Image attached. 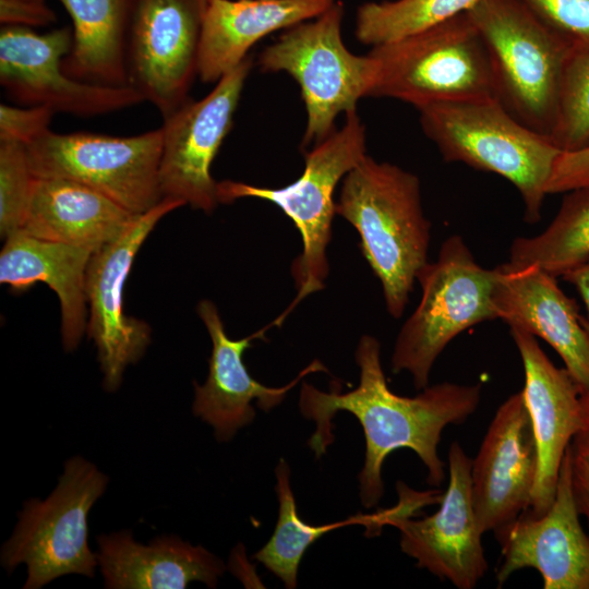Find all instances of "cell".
Listing matches in <instances>:
<instances>
[{"mask_svg":"<svg viewBox=\"0 0 589 589\" xmlns=\"http://www.w3.org/2000/svg\"><path fill=\"white\" fill-rule=\"evenodd\" d=\"M354 359L360 370L358 386L347 393L323 392L303 382L299 395L301 414L315 422L308 444L320 458L334 440L332 419L347 411L360 423L365 456L359 473V495L365 508L376 506L384 494L382 478L386 457L398 448L413 450L426 468V482L442 484L444 462L438 456L442 432L465 422L481 401L482 385L442 382L426 386L413 397L399 396L387 385L381 362L380 341L363 335Z\"/></svg>","mask_w":589,"mask_h":589,"instance_id":"6da1fadb","label":"cell"},{"mask_svg":"<svg viewBox=\"0 0 589 589\" xmlns=\"http://www.w3.org/2000/svg\"><path fill=\"white\" fill-rule=\"evenodd\" d=\"M336 214L358 231L387 312L399 318L428 263L431 224L423 213L419 178L366 155L344 177Z\"/></svg>","mask_w":589,"mask_h":589,"instance_id":"7a4b0ae2","label":"cell"},{"mask_svg":"<svg viewBox=\"0 0 589 589\" xmlns=\"http://www.w3.org/2000/svg\"><path fill=\"white\" fill-rule=\"evenodd\" d=\"M420 124L446 161L498 175L519 192L525 220L536 224L562 151L520 122L496 97L422 107Z\"/></svg>","mask_w":589,"mask_h":589,"instance_id":"3957f363","label":"cell"},{"mask_svg":"<svg viewBox=\"0 0 589 589\" xmlns=\"http://www.w3.org/2000/svg\"><path fill=\"white\" fill-rule=\"evenodd\" d=\"M346 116L339 130L304 153V170L290 184L264 188L232 180L217 182L219 203L244 197L271 202L291 219L301 236L302 251L291 264L297 296L271 326L280 325L301 301L322 290L329 274L326 251L336 214L334 192L338 182L368 155L365 127L357 110Z\"/></svg>","mask_w":589,"mask_h":589,"instance_id":"277c9868","label":"cell"},{"mask_svg":"<svg viewBox=\"0 0 589 589\" xmlns=\"http://www.w3.org/2000/svg\"><path fill=\"white\" fill-rule=\"evenodd\" d=\"M467 14L490 52L496 98L551 139L570 45L520 0H479Z\"/></svg>","mask_w":589,"mask_h":589,"instance_id":"5b68a950","label":"cell"},{"mask_svg":"<svg viewBox=\"0 0 589 589\" xmlns=\"http://www.w3.org/2000/svg\"><path fill=\"white\" fill-rule=\"evenodd\" d=\"M376 61L369 97H389L418 110L435 103L496 97L492 61L478 28L461 13L369 52Z\"/></svg>","mask_w":589,"mask_h":589,"instance_id":"8992f818","label":"cell"},{"mask_svg":"<svg viewBox=\"0 0 589 589\" xmlns=\"http://www.w3.org/2000/svg\"><path fill=\"white\" fill-rule=\"evenodd\" d=\"M497 276V266L488 269L477 263L461 236H449L437 260L417 275L422 296L397 335L393 373L407 371L416 389L425 388L436 359L457 335L497 318L492 302Z\"/></svg>","mask_w":589,"mask_h":589,"instance_id":"52a82bcc","label":"cell"},{"mask_svg":"<svg viewBox=\"0 0 589 589\" xmlns=\"http://www.w3.org/2000/svg\"><path fill=\"white\" fill-rule=\"evenodd\" d=\"M344 13V3L335 1L321 15L287 28L259 57L262 71L286 72L300 86L308 117L302 147L333 133L336 117L356 111L375 81V59L353 55L342 41Z\"/></svg>","mask_w":589,"mask_h":589,"instance_id":"ba28073f","label":"cell"},{"mask_svg":"<svg viewBox=\"0 0 589 589\" xmlns=\"http://www.w3.org/2000/svg\"><path fill=\"white\" fill-rule=\"evenodd\" d=\"M107 483L108 478L94 464L75 456L64 464L46 500L25 502L13 534L1 550L7 570L26 564L24 589L41 588L69 574L94 577L98 560L87 543V515Z\"/></svg>","mask_w":589,"mask_h":589,"instance_id":"9c48e42d","label":"cell"},{"mask_svg":"<svg viewBox=\"0 0 589 589\" xmlns=\"http://www.w3.org/2000/svg\"><path fill=\"white\" fill-rule=\"evenodd\" d=\"M26 147L35 177L82 183L134 215L148 212L164 199L160 127L132 136L48 130Z\"/></svg>","mask_w":589,"mask_h":589,"instance_id":"30bf717a","label":"cell"},{"mask_svg":"<svg viewBox=\"0 0 589 589\" xmlns=\"http://www.w3.org/2000/svg\"><path fill=\"white\" fill-rule=\"evenodd\" d=\"M209 0H134L127 46L129 86L163 119L190 98Z\"/></svg>","mask_w":589,"mask_h":589,"instance_id":"8fae6325","label":"cell"},{"mask_svg":"<svg viewBox=\"0 0 589 589\" xmlns=\"http://www.w3.org/2000/svg\"><path fill=\"white\" fill-rule=\"evenodd\" d=\"M69 26L37 33L32 27L3 25L0 31V84L21 106H41L55 113L89 118L124 109L144 100L131 86L83 83L68 76L62 59L70 52Z\"/></svg>","mask_w":589,"mask_h":589,"instance_id":"7c38bea8","label":"cell"},{"mask_svg":"<svg viewBox=\"0 0 589 589\" xmlns=\"http://www.w3.org/2000/svg\"><path fill=\"white\" fill-rule=\"evenodd\" d=\"M251 68L252 59L247 57L220 77L205 97L190 99L163 119L159 164L163 197L182 201L204 213L216 208L217 182L211 175V166L232 128Z\"/></svg>","mask_w":589,"mask_h":589,"instance_id":"4fadbf2b","label":"cell"},{"mask_svg":"<svg viewBox=\"0 0 589 589\" xmlns=\"http://www.w3.org/2000/svg\"><path fill=\"white\" fill-rule=\"evenodd\" d=\"M183 205L182 201L164 197L148 212L136 215L117 239L91 256L85 276L87 330L97 348L107 392L119 388L125 368L141 359L151 341V327L123 310L124 284L135 255L156 224Z\"/></svg>","mask_w":589,"mask_h":589,"instance_id":"5bb4252c","label":"cell"},{"mask_svg":"<svg viewBox=\"0 0 589 589\" xmlns=\"http://www.w3.org/2000/svg\"><path fill=\"white\" fill-rule=\"evenodd\" d=\"M471 462L462 446L453 442L448 450V485L434 514L412 519L395 518L400 549L429 570L458 589H473L485 575L486 562L471 492Z\"/></svg>","mask_w":589,"mask_h":589,"instance_id":"9a60e30c","label":"cell"},{"mask_svg":"<svg viewBox=\"0 0 589 589\" xmlns=\"http://www.w3.org/2000/svg\"><path fill=\"white\" fill-rule=\"evenodd\" d=\"M572 489V449L563 458L554 501L539 517L521 514L494 532L502 561L497 587L517 570L537 569L544 589H589V533L579 520Z\"/></svg>","mask_w":589,"mask_h":589,"instance_id":"2e32d148","label":"cell"},{"mask_svg":"<svg viewBox=\"0 0 589 589\" xmlns=\"http://www.w3.org/2000/svg\"><path fill=\"white\" fill-rule=\"evenodd\" d=\"M539 469L532 420L522 389L497 408L471 462V492L482 533L497 531L524 514Z\"/></svg>","mask_w":589,"mask_h":589,"instance_id":"e0dca14e","label":"cell"},{"mask_svg":"<svg viewBox=\"0 0 589 589\" xmlns=\"http://www.w3.org/2000/svg\"><path fill=\"white\" fill-rule=\"evenodd\" d=\"M196 312L209 334L212 353L206 381L202 385L194 383L192 410L214 429L219 442L231 440L238 430L254 420L253 400L262 411L268 412L281 404L289 390L303 377L315 372H328L325 364L315 359L288 384L280 387L266 386L252 377L244 364L243 353L253 340L264 338L269 327L235 340L227 335L215 303L207 299L201 300Z\"/></svg>","mask_w":589,"mask_h":589,"instance_id":"ac0fdd59","label":"cell"},{"mask_svg":"<svg viewBox=\"0 0 589 589\" xmlns=\"http://www.w3.org/2000/svg\"><path fill=\"white\" fill-rule=\"evenodd\" d=\"M510 336L524 364L522 393L539 453L538 476L525 514L539 517L554 501L563 458L581 429V393L567 370L548 358L536 336L515 327Z\"/></svg>","mask_w":589,"mask_h":589,"instance_id":"d6986e66","label":"cell"},{"mask_svg":"<svg viewBox=\"0 0 589 589\" xmlns=\"http://www.w3.org/2000/svg\"><path fill=\"white\" fill-rule=\"evenodd\" d=\"M492 292L497 318L546 341L562 358L580 393L589 390V332L556 277L536 265L497 266Z\"/></svg>","mask_w":589,"mask_h":589,"instance_id":"ffe728a7","label":"cell"},{"mask_svg":"<svg viewBox=\"0 0 589 589\" xmlns=\"http://www.w3.org/2000/svg\"><path fill=\"white\" fill-rule=\"evenodd\" d=\"M336 0H209L204 17L197 76L216 83L238 67L250 48L279 29L312 20Z\"/></svg>","mask_w":589,"mask_h":589,"instance_id":"44dd1931","label":"cell"},{"mask_svg":"<svg viewBox=\"0 0 589 589\" xmlns=\"http://www.w3.org/2000/svg\"><path fill=\"white\" fill-rule=\"evenodd\" d=\"M97 560L109 589H183L191 581L215 588L226 567L201 545L163 536L144 545L130 531L97 537Z\"/></svg>","mask_w":589,"mask_h":589,"instance_id":"7402d4cb","label":"cell"},{"mask_svg":"<svg viewBox=\"0 0 589 589\" xmlns=\"http://www.w3.org/2000/svg\"><path fill=\"white\" fill-rule=\"evenodd\" d=\"M92 254L85 248L39 239L23 230L7 237L1 250V284L23 291L41 281L57 293L67 351L77 347L87 327L85 276Z\"/></svg>","mask_w":589,"mask_h":589,"instance_id":"603a6c76","label":"cell"},{"mask_svg":"<svg viewBox=\"0 0 589 589\" xmlns=\"http://www.w3.org/2000/svg\"><path fill=\"white\" fill-rule=\"evenodd\" d=\"M136 215L103 193L61 178H37L21 230L39 239L96 252L117 239Z\"/></svg>","mask_w":589,"mask_h":589,"instance_id":"cb8c5ba5","label":"cell"},{"mask_svg":"<svg viewBox=\"0 0 589 589\" xmlns=\"http://www.w3.org/2000/svg\"><path fill=\"white\" fill-rule=\"evenodd\" d=\"M73 24L63 72L80 82L129 86L127 46L134 0H59Z\"/></svg>","mask_w":589,"mask_h":589,"instance_id":"d4e9b609","label":"cell"},{"mask_svg":"<svg viewBox=\"0 0 589 589\" xmlns=\"http://www.w3.org/2000/svg\"><path fill=\"white\" fill-rule=\"evenodd\" d=\"M275 477L279 504L277 522L272 537L253 558L278 577L288 589L297 587L298 569L305 551L327 532L350 525H363L366 534L373 537L380 533L383 526L389 525L393 508L375 514H358L333 524L310 525L298 514L290 485V468L283 458L275 468Z\"/></svg>","mask_w":589,"mask_h":589,"instance_id":"484cf974","label":"cell"},{"mask_svg":"<svg viewBox=\"0 0 589 589\" xmlns=\"http://www.w3.org/2000/svg\"><path fill=\"white\" fill-rule=\"evenodd\" d=\"M566 193L541 233L513 241L508 264L536 265L557 277L589 257V187Z\"/></svg>","mask_w":589,"mask_h":589,"instance_id":"4316f807","label":"cell"},{"mask_svg":"<svg viewBox=\"0 0 589 589\" xmlns=\"http://www.w3.org/2000/svg\"><path fill=\"white\" fill-rule=\"evenodd\" d=\"M479 0H385L364 2L356 13L354 34L377 46L416 34L461 13Z\"/></svg>","mask_w":589,"mask_h":589,"instance_id":"83f0119b","label":"cell"},{"mask_svg":"<svg viewBox=\"0 0 589 589\" xmlns=\"http://www.w3.org/2000/svg\"><path fill=\"white\" fill-rule=\"evenodd\" d=\"M551 140L562 152L589 144V48H572L565 62Z\"/></svg>","mask_w":589,"mask_h":589,"instance_id":"f1b7e54d","label":"cell"},{"mask_svg":"<svg viewBox=\"0 0 589 589\" xmlns=\"http://www.w3.org/2000/svg\"><path fill=\"white\" fill-rule=\"evenodd\" d=\"M36 177L26 145L0 141V233L7 238L23 228Z\"/></svg>","mask_w":589,"mask_h":589,"instance_id":"f546056e","label":"cell"},{"mask_svg":"<svg viewBox=\"0 0 589 589\" xmlns=\"http://www.w3.org/2000/svg\"><path fill=\"white\" fill-rule=\"evenodd\" d=\"M573 49L589 48V0H520Z\"/></svg>","mask_w":589,"mask_h":589,"instance_id":"4dcf8cb0","label":"cell"},{"mask_svg":"<svg viewBox=\"0 0 589 589\" xmlns=\"http://www.w3.org/2000/svg\"><path fill=\"white\" fill-rule=\"evenodd\" d=\"M55 112L41 106L0 105V141L28 145L49 129Z\"/></svg>","mask_w":589,"mask_h":589,"instance_id":"1f68e13d","label":"cell"},{"mask_svg":"<svg viewBox=\"0 0 589 589\" xmlns=\"http://www.w3.org/2000/svg\"><path fill=\"white\" fill-rule=\"evenodd\" d=\"M584 187H589V144L560 154L549 179L546 193H566Z\"/></svg>","mask_w":589,"mask_h":589,"instance_id":"d6a6232c","label":"cell"},{"mask_svg":"<svg viewBox=\"0 0 589 589\" xmlns=\"http://www.w3.org/2000/svg\"><path fill=\"white\" fill-rule=\"evenodd\" d=\"M56 19L45 0H0V21L3 25L44 27Z\"/></svg>","mask_w":589,"mask_h":589,"instance_id":"836d02e7","label":"cell"},{"mask_svg":"<svg viewBox=\"0 0 589 589\" xmlns=\"http://www.w3.org/2000/svg\"><path fill=\"white\" fill-rule=\"evenodd\" d=\"M572 449V489L577 509L582 515L589 529V443L573 438Z\"/></svg>","mask_w":589,"mask_h":589,"instance_id":"e575fe53","label":"cell"},{"mask_svg":"<svg viewBox=\"0 0 589 589\" xmlns=\"http://www.w3.org/2000/svg\"><path fill=\"white\" fill-rule=\"evenodd\" d=\"M561 277L577 289L589 313V257L565 272ZM582 323L589 332V321L582 320Z\"/></svg>","mask_w":589,"mask_h":589,"instance_id":"d590c367","label":"cell"},{"mask_svg":"<svg viewBox=\"0 0 589 589\" xmlns=\"http://www.w3.org/2000/svg\"><path fill=\"white\" fill-rule=\"evenodd\" d=\"M581 402V429L574 437L589 443V390L580 395Z\"/></svg>","mask_w":589,"mask_h":589,"instance_id":"8d00e7d4","label":"cell"}]
</instances>
